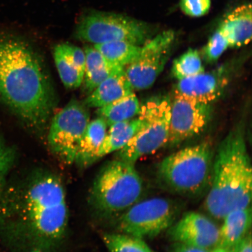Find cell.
<instances>
[{
	"instance_id": "obj_16",
	"label": "cell",
	"mask_w": 252,
	"mask_h": 252,
	"mask_svg": "<svg viewBox=\"0 0 252 252\" xmlns=\"http://www.w3.org/2000/svg\"><path fill=\"white\" fill-rule=\"evenodd\" d=\"M133 93L124 68L110 75L91 93L84 105L87 108H101Z\"/></svg>"
},
{
	"instance_id": "obj_25",
	"label": "cell",
	"mask_w": 252,
	"mask_h": 252,
	"mask_svg": "<svg viewBox=\"0 0 252 252\" xmlns=\"http://www.w3.org/2000/svg\"><path fill=\"white\" fill-rule=\"evenodd\" d=\"M229 47L228 40L220 29L210 37L204 47V56L210 63L216 62Z\"/></svg>"
},
{
	"instance_id": "obj_27",
	"label": "cell",
	"mask_w": 252,
	"mask_h": 252,
	"mask_svg": "<svg viewBox=\"0 0 252 252\" xmlns=\"http://www.w3.org/2000/svg\"><path fill=\"white\" fill-rule=\"evenodd\" d=\"M84 51L86 55V69H85L84 74L112 64L94 47L87 46L85 47Z\"/></svg>"
},
{
	"instance_id": "obj_31",
	"label": "cell",
	"mask_w": 252,
	"mask_h": 252,
	"mask_svg": "<svg viewBox=\"0 0 252 252\" xmlns=\"http://www.w3.org/2000/svg\"><path fill=\"white\" fill-rule=\"evenodd\" d=\"M252 236L251 232L242 241L236 252H252Z\"/></svg>"
},
{
	"instance_id": "obj_20",
	"label": "cell",
	"mask_w": 252,
	"mask_h": 252,
	"mask_svg": "<svg viewBox=\"0 0 252 252\" xmlns=\"http://www.w3.org/2000/svg\"><path fill=\"white\" fill-rule=\"evenodd\" d=\"M141 46L122 41L94 45V48L101 53L109 62L125 68L137 58Z\"/></svg>"
},
{
	"instance_id": "obj_26",
	"label": "cell",
	"mask_w": 252,
	"mask_h": 252,
	"mask_svg": "<svg viewBox=\"0 0 252 252\" xmlns=\"http://www.w3.org/2000/svg\"><path fill=\"white\" fill-rule=\"evenodd\" d=\"M15 151L6 144L0 135V196L5 184V179L15 160Z\"/></svg>"
},
{
	"instance_id": "obj_10",
	"label": "cell",
	"mask_w": 252,
	"mask_h": 252,
	"mask_svg": "<svg viewBox=\"0 0 252 252\" xmlns=\"http://www.w3.org/2000/svg\"><path fill=\"white\" fill-rule=\"evenodd\" d=\"M175 40L173 31L163 32L141 46L139 55L125 68L132 89L147 90L155 83L169 58Z\"/></svg>"
},
{
	"instance_id": "obj_7",
	"label": "cell",
	"mask_w": 252,
	"mask_h": 252,
	"mask_svg": "<svg viewBox=\"0 0 252 252\" xmlns=\"http://www.w3.org/2000/svg\"><path fill=\"white\" fill-rule=\"evenodd\" d=\"M75 35L94 45L122 41L142 46L149 39V31L146 24L127 16L93 12L79 21Z\"/></svg>"
},
{
	"instance_id": "obj_18",
	"label": "cell",
	"mask_w": 252,
	"mask_h": 252,
	"mask_svg": "<svg viewBox=\"0 0 252 252\" xmlns=\"http://www.w3.org/2000/svg\"><path fill=\"white\" fill-rule=\"evenodd\" d=\"M107 124L97 118L90 122L78 147L75 163L87 166L96 161V155L107 133Z\"/></svg>"
},
{
	"instance_id": "obj_9",
	"label": "cell",
	"mask_w": 252,
	"mask_h": 252,
	"mask_svg": "<svg viewBox=\"0 0 252 252\" xmlns=\"http://www.w3.org/2000/svg\"><path fill=\"white\" fill-rule=\"evenodd\" d=\"M84 103L72 100L52 119L48 134L50 149L66 163L75 162L82 137L90 123Z\"/></svg>"
},
{
	"instance_id": "obj_5",
	"label": "cell",
	"mask_w": 252,
	"mask_h": 252,
	"mask_svg": "<svg viewBox=\"0 0 252 252\" xmlns=\"http://www.w3.org/2000/svg\"><path fill=\"white\" fill-rule=\"evenodd\" d=\"M143 181L134 164L116 159L103 167L94 182L92 198L100 212L123 214L140 200Z\"/></svg>"
},
{
	"instance_id": "obj_11",
	"label": "cell",
	"mask_w": 252,
	"mask_h": 252,
	"mask_svg": "<svg viewBox=\"0 0 252 252\" xmlns=\"http://www.w3.org/2000/svg\"><path fill=\"white\" fill-rule=\"evenodd\" d=\"M212 116L211 104L174 93L171 97L168 144L178 146L199 134L209 124Z\"/></svg>"
},
{
	"instance_id": "obj_17",
	"label": "cell",
	"mask_w": 252,
	"mask_h": 252,
	"mask_svg": "<svg viewBox=\"0 0 252 252\" xmlns=\"http://www.w3.org/2000/svg\"><path fill=\"white\" fill-rule=\"evenodd\" d=\"M146 119L141 113L133 119L110 126L96 155V161L110 153L121 150L143 127Z\"/></svg>"
},
{
	"instance_id": "obj_29",
	"label": "cell",
	"mask_w": 252,
	"mask_h": 252,
	"mask_svg": "<svg viewBox=\"0 0 252 252\" xmlns=\"http://www.w3.org/2000/svg\"><path fill=\"white\" fill-rule=\"evenodd\" d=\"M63 49L70 57L75 67L84 77L86 69V55L83 50L80 47L68 43L62 44Z\"/></svg>"
},
{
	"instance_id": "obj_3",
	"label": "cell",
	"mask_w": 252,
	"mask_h": 252,
	"mask_svg": "<svg viewBox=\"0 0 252 252\" xmlns=\"http://www.w3.org/2000/svg\"><path fill=\"white\" fill-rule=\"evenodd\" d=\"M23 216L34 250H49L61 241L68 221L67 199L61 180L50 174L32 179L25 192Z\"/></svg>"
},
{
	"instance_id": "obj_22",
	"label": "cell",
	"mask_w": 252,
	"mask_h": 252,
	"mask_svg": "<svg viewBox=\"0 0 252 252\" xmlns=\"http://www.w3.org/2000/svg\"><path fill=\"white\" fill-rule=\"evenodd\" d=\"M103 241L109 252H155L144 239L123 233L104 234Z\"/></svg>"
},
{
	"instance_id": "obj_8",
	"label": "cell",
	"mask_w": 252,
	"mask_h": 252,
	"mask_svg": "<svg viewBox=\"0 0 252 252\" xmlns=\"http://www.w3.org/2000/svg\"><path fill=\"white\" fill-rule=\"evenodd\" d=\"M179 212L177 204L168 198L140 200L122 214L119 230L144 240L154 238L171 227Z\"/></svg>"
},
{
	"instance_id": "obj_15",
	"label": "cell",
	"mask_w": 252,
	"mask_h": 252,
	"mask_svg": "<svg viewBox=\"0 0 252 252\" xmlns=\"http://www.w3.org/2000/svg\"><path fill=\"white\" fill-rule=\"evenodd\" d=\"M252 5L239 6L230 12L219 29L228 40L229 47H240L252 39Z\"/></svg>"
},
{
	"instance_id": "obj_4",
	"label": "cell",
	"mask_w": 252,
	"mask_h": 252,
	"mask_svg": "<svg viewBox=\"0 0 252 252\" xmlns=\"http://www.w3.org/2000/svg\"><path fill=\"white\" fill-rule=\"evenodd\" d=\"M214 154L209 143L184 148L165 158L159 163L156 180L170 193L196 198L209 190Z\"/></svg>"
},
{
	"instance_id": "obj_30",
	"label": "cell",
	"mask_w": 252,
	"mask_h": 252,
	"mask_svg": "<svg viewBox=\"0 0 252 252\" xmlns=\"http://www.w3.org/2000/svg\"><path fill=\"white\" fill-rule=\"evenodd\" d=\"M171 252H210L209 250L199 248L191 247L187 245L174 243Z\"/></svg>"
},
{
	"instance_id": "obj_32",
	"label": "cell",
	"mask_w": 252,
	"mask_h": 252,
	"mask_svg": "<svg viewBox=\"0 0 252 252\" xmlns=\"http://www.w3.org/2000/svg\"><path fill=\"white\" fill-rule=\"evenodd\" d=\"M210 252H231L227 249L220 247V246H217L216 247L212 249V251Z\"/></svg>"
},
{
	"instance_id": "obj_28",
	"label": "cell",
	"mask_w": 252,
	"mask_h": 252,
	"mask_svg": "<svg viewBox=\"0 0 252 252\" xmlns=\"http://www.w3.org/2000/svg\"><path fill=\"white\" fill-rule=\"evenodd\" d=\"M182 11L191 17H200L210 10L211 0H181Z\"/></svg>"
},
{
	"instance_id": "obj_12",
	"label": "cell",
	"mask_w": 252,
	"mask_h": 252,
	"mask_svg": "<svg viewBox=\"0 0 252 252\" xmlns=\"http://www.w3.org/2000/svg\"><path fill=\"white\" fill-rule=\"evenodd\" d=\"M174 242L210 250L218 246L220 229L212 220L197 212L185 213L168 230Z\"/></svg>"
},
{
	"instance_id": "obj_1",
	"label": "cell",
	"mask_w": 252,
	"mask_h": 252,
	"mask_svg": "<svg viewBox=\"0 0 252 252\" xmlns=\"http://www.w3.org/2000/svg\"><path fill=\"white\" fill-rule=\"evenodd\" d=\"M0 99L25 124L42 128L56 97L42 63L26 43L0 37Z\"/></svg>"
},
{
	"instance_id": "obj_2",
	"label": "cell",
	"mask_w": 252,
	"mask_h": 252,
	"mask_svg": "<svg viewBox=\"0 0 252 252\" xmlns=\"http://www.w3.org/2000/svg\"><path fill=\"white\" fill-rule=\"evenodd\" d=\"M251 160L244 131H230L214 156L212 179L204 207L216 219L235 210L250 206L252 191Z\"/></svg>"
},
{
	"instance_id": "obj_6",
	"label": "cell",
	"mask_w": 252,
	"mask_h": 252,
	"mask_svg": "<svg viewBox=\"0 0 252 252\" xmlns=\"http://www.w3.org/2000/svg\"><path fill=\"white\" fill-rule=\"evenodd\" d=\"M140 112L146 119L144 126L118 151L116 158L132 164L168 144L171 97H153L141 106Z\"/></svg>"
},
{
	"instance_id": "obj_24",
	"label": "cell",
	"mask_w": 252,
	"mask_h": 252,
	"mask_svg": "<svg viewBox=\"0 0 252 252\" xmlns=\"http://www.w3.org/2000/svg\"><path fill=\"white\" fill-rule=\"evenodd\" d=\"M124 68L122 66L110 64L84 74L83 83L85 91L90 94L110 75Z\"/></svg>"
},
{
	"instance_id": "obj_19",
	"label": "cell",
	"mask_w": 252,
	"mask_h": 252,
	"mask_svg": "<svg viewBox=\"0 0 252 252\" xmlns=\"http://www.w3.org/2000/svg\"><path fill=\"white\" fill-rule=\"evenodd\" d=\"M140 109L139 100L133 93L97 108L96 113L99 118L103 119L108 127H110L116 123L136 117Z\"/></svg>"
},
{
	"instance_id": "obj_23",
	"label": "cell",
	"mask_w": 252,
	"mask_h": 252,
	"mask_svg": "<svg viewBox=\"0 0 252 252\" xmlns=\"http://www.w3.org/2000/svg\"><path fill=\"white\" fill-rule=\"evenodd\" d=\"M172 71L173 77L178 80L205 71L199 53L196 49H189L187 52L175 60Z\"/></svg>"
},
{
	"instance_id": "obj_21",
	"label": "cell",
	"mask_w": 252,
	"mask_h": 252,
	"mask_svg": "<svg viewBox=\"0 0 252 252\" xmlns=\"http://www.w3.org/2000/svg\"><path fill=\"white\" fill-rule=\"evenodd\" d=\"M54 59L59 76L63 84L68 88H77L83 84L84 76L63 49L62 44L55 47Z\"/></svg>"
},
{
	"instance_id": "obj_14",
	"label": "cell",
	"mask_w": 252,
	"mask_h": 252,
	"mask_svg": "<svg viewBox=\"0 0 252 252\" xmlns=\"http://www.w3.org/2000/svg\"><path fill=\"white\" fill-rule=\"evenodd\" d=\"M251 206L232 211L223 217L220 229L218 246L236 252L242 241L250 233L252 225Z\"/></svg>"
},
{
	"instance_id": "obj_13",
	"label": "cell",
	"mask_w": 252,
	"mask_h": 252,
	"mask_svg": "<svg viewBox=\"0 0 252 252\" xmlns=\"http://www.w3.org/2000/svg\"><path fill=\"white\" fill-rule=\"evenodd\" d=\"M178 81L175 93L208 104L219 98L226 85V79L220 72L204 71Z\"/></svg>"
}]
</instances>
